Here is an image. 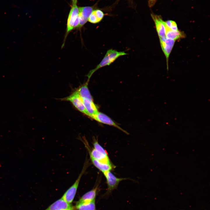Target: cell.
<instances>
[{"mask_svg": "<svg viewBox=\"0 0 210 210\" xmlns=\"http://www.w3.org/2000/svg\"><path fill=\"white\" fill-rule=\"evenodd\" d=\"M82 99L87 113V116L91 118L98 112L97 107L93 100L87 99Z\"/></svg>", "mask_w": 210, "mask_h": 210, "instance_id": "cell-9", "label": "cell"}, {"mask_svg": "<svg viewBox=\"0 0 210 210\" xmlns=\"http://www.w3.org/2000/svg\"><path fill=\"white\" fill-rule=\"evenodd\" d=\"M63 100L69 101L78 110L87 115L82 99L76 90L69 96L63 99Z\"/></svg>", "mask_w": 210, "mask_h": 210, "instance_id": "cell-5", "label": "cell"}, {"mask_svg": "<svg viewBox=\"0 0 210 210\" xmlns=\"http://www.w3.org/2000/svg\"><path fill=\"white\" fill-rule=\"evenodd\" d=\"M77 2V0H72L71 8L67 20L66 37L73 29L74 22L78 15L79 10Z\"/></svg>", "mask_w": 210, "mask_h": 210, "instance_id": "cell-4", "label": "cell"}, {"mask_svg": "<svg viewBox=\"0 0 210 210\" xmlns=\"http://www.w3.org/2000/svg\"><path fill=\"white\" fill-rule=\"evenodd\" d=\"M81 140L88 150L90 157L103 163L112 164L107 151L98 142L94 143L93 145V148H91L85 138L83 137L81 139Z\"/></svg>", "mask_w": 210, "mask_h": 210, "instance_id": "cell-1", "label": "cell"}, {"mask_svg": "<svg viewBox=\"0 0 210 210\" xmlns=\"http://www.w3.org/2000/svg\"><path fill=\"white\" fill-rule=\"evenodd\" d=\"M76 207L78 210H95V200L89 202L76 203Z\"/></svg>", "mask_w": 210, "mask_h": 210, "instance_id": "cell-17", "label": "cell"}, {"mask_svg": "<svg viewBox=\"0 0 210 210\" xmlns=\"http://www.w3.org/2000/svg\"><path fill=\"white\" fill-rule=\"evenodd\" d=\"M99 190L98 184L92 190L84 194L77 203L89 202L95 200Z\"/></svg>", "mask_w": 210, "mask_h": 210, "instance_id": "cell-13", "label": "cell"}, {"mask_svg": "<svg viewBox=\"0 0 210 210\" xmlns=\"http://www.w3.org/2000/svg\"><path fill=\"white\" fill-rule=\"evenodd\" d=\"M89 163V161L87 158L74 184L67 190L62 197V199L68 203L70 204L73 201L80 179L88 168Z\"/></svg>", "mask_w": 210, "mask_h": 210, "instance_id": "cell-3", "label": "cell"}, {"mask_svg": "<svg viewBox=\"0 0 210 210\" xmlns=\"http://www.w3.org/2000/svg\"><path fill=\"white\" fill-rule=\"evenodd\" d=\"M91 118L100 123L117 128L126 134H128V132L122 129L111 118L104 113L98 111L96 114L92 116Z\"/></svg>", "mask_w": 210, "mask_h": 210, "instance_id": "cell-8", "label": "cell"}, {"mask_svg": "<svg viewBox=\"0 0 210 210\" xmlns=\"http://www.w3.org/2000/svg\"><path fill=\"white\" fill-rule=\"evenodd\" d=\"M104 14L103 12L99 9L92 11L89 16L88 21L93 24H96L100 22L104 18Z\"/></svg>", "mask_w": 210, "mask_h": 210, "instance_id": "cell-15", "label": "cell"}, {"mask_svg": "<svg viewBox=\"0 0 210 210\" xmlns=\"http://www.w3.org/2000/svg\"><path fill=\"white\" fill-rule=\"evenodd\" d=\"M88 82L89 81H87L85 84L80 87L76 91L81 98L93 100L88 88Z\"/></svg>", "mask_w": 210, "mask_h": 210, "instance_id": "cell-16", "label": "cell"}, {"mask_svg": "<svg viewBox=\"0 0 210 210\" xmlns=\"http://www.w3.org/2000/svg\"><path fill=\"white\" fill-rule=\"evenodd\" d=\"M165 22L167 26L172 30L174 31L178 30L177 25L175 21L172 20H169Z\"/></svg>", "mask_w": 210, "mask_h": 210, "instance_id": "cell-19", "label": "cell"}, {"mask_svg": "<svg viewBox=\"0 0 210 210\" xmlns=\"http://www.w3.org/2000/svg\"><path fill=\"white\" fill-rule=\"evenodd\" d=\"M90 159L93 165L103 173L108 171H111L115 168L113 164H109L101 162L92 158Z\"/></svg>", "mask_w": 210, "mask_h": 210, "instance_id": "cell-14", "label": "cell"}, {"mask_svg": "<svg viewBox=\"0 0 210 210\" xmlns=\"http://www.w3.org/2000/svg\"><path fill=\"white\" fill-rule=\"evenodd\" d=\"M79 14L88 20V18L93 10L91 6L78 7Z\"/></svg>", "mask_w": 210, "mask_h": 210, "instance_id": "cell-18", "label": "cell"}, {"mask_svg": "<svg viewBox=\"0 0 210 210\" xmlns=\"http://www.w3.org/2000/svg\"><path fill=\"white\" fill-rule=\"evenodd\" d=\"M156 0H149V3L150 6H152L154 5L155 2Z\"/></svg>", "mask_w": 210, "mask_h": 210, "instance_id": "cell-20", "label": "cell"}, {"mask_svg": "<svg viewBox=\"0 0 210 210\" xmlns=\"http://www.w3.org/2000/svg\"><path fill=\"white\" fill-rule=\"evenodd\" d=\"M67 209L72 210V208L69 203L61 198L53 203L45 210H64Z\"/></svg>", "mask_w": 210, "mask_h": 210, "instance_id": "cell-12", "label": "cell"}, {"mask_svg": "<svg viewBox=\"0 0 210 210\" xmlns=\"http://www.w3.org/2000/svg\"><path fill=\"white\" fill-rule=\"evenodd\" d=\"M72 210L70 209H66V210Z\"/></svg>", "mask_w": 210, "mask_h": 210, "instance_id": "cell-21", "label": "cell"}, {"mask_svg": "<svg viewBox=\"0 0 210 210\" xmlns=\"http://www.w3.org/2000/svg\"><path fill=\"white\" fill-rule=\"evenodd\" d=\"M162 49L166 58L167 68L168 70V59L169 55L174 44L175 41L165 37L160 38Z\"/></svg>", "mask_w": 210, "mask_h": 210, "instance_id": "cell-6", "label": "cell"}, {"mask_svg": "<svg viewBox=\"0 0 210 210\" xmlns=\"http://www.w3.org/2000/svg\"><path fill=\"white\" fill-rule=\"evenodd\" d=\"M163 23L165 27V36L166 38L176 41L184 37L185 35L183 33L179 30H172L167 26L165 22L164 21Z\"/></svg>", "mask_w": 210, "mask_h": 210, "instance_id": "cell-11", "label": "cell"}, {"mask_svg": "<svg viewBox=\"0 0 210 210\" xmlns=\"http://www.w3.org/2000/svg\"><path fill=\"white\" fill-rule=\"evenodd\" d=\"M127 54V53L123 51L118 52L112 49L108 50L100 62L94 69L91 70L87 75L86 76L88 77L87 81H89L92 74L98 69L102 67L109 65L119 57Z\"/></svg>", "mask_w": 210, "mask_h": 210, "instance_id": "cell-2", "label": "cell"}, {"mask_svg": "<svg viewBox=\"0 0 210 210\" xmlns=\"http://www.w3.org/2000/svg\"><path fill=\"white\" fill-rule=\"evenodd\" d=\"M103 174L106 179L107 190L109 192L116 189L120 181L126 179V178L116 177L111 171H106Z\"/></svg>", "mask_w": 210, "mask_h": 210, "instance_id": "cell-7", "label": "cell"}, {"mask_svg": "<svg viewBox=\"0 0 210 210\" xmlns=\"http://www.w3.org/2000/svg\"><path fill=\"white\" fill-rule=\"evenodd\" d=\"M151 17L154 21L156 31L160 38L165 37V29L163 21L159 16L151 14Z\"/></svg>", "mask_w": 210, "mask_h": 210, "instance_id": "cell-10", "label": "cell"}]
</instances>
